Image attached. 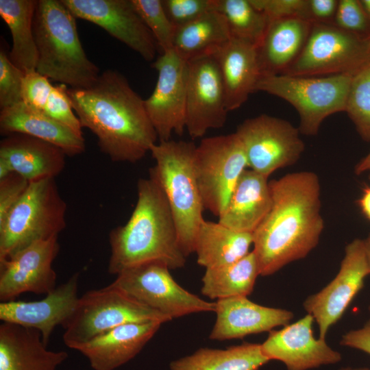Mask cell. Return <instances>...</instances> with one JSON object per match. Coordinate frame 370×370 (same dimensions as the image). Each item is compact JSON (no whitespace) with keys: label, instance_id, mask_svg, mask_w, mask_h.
<instances>
[{"label":"cell","instance_id":"1f68e13d","mask_svg":"<svg viewBox=\"0 0 370 370\" xmlns=\"http://www.w3.org/2000/svg\"><path fill=\"white\" fill-rule=\"evenodd\" d=\"M260 275L258 261L253 251L233 264L206 269L201 278V293L211 299L247 297L253 291Z\"/></svg>","mask_w":370,"mask_h":370},{"label":"cell","instance_id":"7a4b0ae2","mask_svg":"<svg viewBox=\"0 0 370 370\" xmlns=\"http://www.w3.org/2000/svg\"><path fill=\"white\" fill-rule=\"evenodd\" d=\"M67 94L82 127L97 136L112 161L136 163L157 143L145 100L118 71L106 70L91 86L68 88Z\"/></svg>","mask_w":370,"mask_h":370},{"label":"cell","instance_id":"4dcf8cb0","mask_svg":"<svg viewBox=\"0 0 370 370\" xmlns=\"http://www.w3.org/2000/svg\"><path fill=\"white\" fill-rule=\"evenodd\" d=\"M231 38L225 18L213 10L188 24L176 27L173 49L188 61L199 56L212 55Z\"/></svg>","mask_w":370,"mask_h":370},{"label":"cell","instance_id":"4fadbf2b","mask_svg":"<svg viewBox=\"0 0 370 370\" xmlns=\"http://www.w3.org/2000/svg\"><path fill=\"white\" fill-rule=\"evenodd\" d=\"M370 275L363 240L355 238L345 248L344 257L334 278L303 303L319 328V338L325 339L330 327L343 316Z\"/></svg>","mask_w":370,"mask_h":370},{"label":"cell","instance_id":"d6a6232c","mask_svg":"<svg viewBox=\"0 0 370 370\" xmlns=\"http://www.w3.org/2000/svg\"><path fill=\"white\" fill-rule=\"evenodd\" d=\"M215 10L225 18L232 38L258 47L269 22L265 14L249 0H215Z\"/></svg>","mask_w":370,"mask_h":370},{"label":"cell","instance_id":"5bb4252c","mask_svg":"<svg viewBox=\"0 0 370 370\" xmlns=\"http://www.w3.org/2000/svg\"><path fill=\"white\" fill-rule=\"evenodd\" d=\"M153 66L158 79L145 106L159 142H163L186 129L187 61L173 49L162 52Z\"/></svg>","mask_w":370,"mask_h":370},{"label":"cell","instance_id":"60d3db41","mask_svg":"<svg viewBox=\"0 0 370 370\" xmlns=\"http://www.w3.org/2000/svg\"><path fill=\"white\" fill-rule=\"evenodd\" d=\"M269 21L297 16L304 18L306 0H249Z\"/></svg>","mask_w":370,"mask_h":370},{"label":"cell","instance_id":"8992f818","mask_svg":"<svg viewBox=\"0 0 370 370\" xmlns=\"http://www.w3.org/2000/svg\"><path fill=\"white\" fill-rule=\"evenodd\" d=\"M66 211L55 179L29 182L0 222V262L34 242L58 236L66 227Z\"/></svg>","mask_w":370,"mask_h":370},{"label":"cell","instance_id":"d4e9b609","mask_svg":"<svg viewBox=\"0 0 370 370\" xmlns=\"http://www.w3.org/2000/svg\"><path fill=\"white\" fill-rule=\"evenodd\" d=\"M0 132L3 136L22 134L49 143L69 156L84 152L85 140L71 129L21 101L1 109Z\"/></svg>","mask_w":370,"mask_h":370},{"label":"cell","instance_id":"8d00e7d4","mask_svg":"<svg viewBox=\"0 0 370 370\" xmlns=\"http://www.w3.org/2000/svg\"><path fill=\"white\" fill-rule=\"evenodd\" d=\"M67 88V86L63 84L54 85L42 112L66 126L77 135L83 136L82 127L74 113Z\"/></svg>","mask_w":370,"mask_h":370},{"label":"cell","instance_id":"ba28073f","mask_svg":"<svg viewBox=\"0 0 370 370\" xmlns=\"http://www.w3.org/2000/svg\"><path fill=\"white\" fill-rule=\"evenodd\" d=\"M167 316L132 299L111 284L87 291L63 325V341L68 347H79L116 327L130 323L171 321Z\"/></svg>","mask_w":370,"mask_h":370},{"label":"cell","instance_id":"5b68a950","mask_svg":"<svg viewBox=\"0 0 370 370\" xmlns=\"http://www.w3.org/2000/svg\"><path fill=\"white\" fill-rule=\"evenodd\" d=\"M196 145L169 140L150 149L156 164L149 173L158 181L167 199L177 231L180 248L187 258L193 253L204 209L194 169Z\"/></svg>","mask_w":370,"mask_h":370},{"label":"cell","instance_id":"44dd1931","mask_svg":"<svg viewBox=\"0 0 370 370\" xmlns=\"http://www.w3.org/2000/svg\"><path fill=\"white\" fill-rule=\"evenodd\" d=\"M216 320L210 333L211 340L225 341L270 332L289 324L291 311L264 306L238 296L215 302Z\"/></svg>","mask_w":370,"mask_h":370},{"label":"cell","instance_id":"7c38bea8","mask_svg":"<svg viewBox=\"0 0 370 370\" xmlns=\"http://www.w3.org/2000/svg\"><path fill=\"white\" fill-rule=\"evenodd\" d=\"M236 133L243 143L248 168L268 177L276 170L297 163L305 149L298 127L266 114L245 120Z\"/></svg>","mask_w":370,"mask_h":370},{"label":"cell","instance_id":"f546056e","mask_svg":"<svg viewBox=\"0 0 370 370\" xmlns=\"http://www.w3.org/2000/svg\"><path fill=\"white\" fill-rule=\"evenodd\" d=\"M269 360L260 344L244 342L225 349L201 347L173 360L170 370H258Z\"/></svg>","mask_w":370,"mask_h":370},{"label":"cell","instance_id":"f907efd6","mask_svg":"<svg viewBox=\"0 0 370 370\" xmlns=\"http://www.w3.org/2000/svg\"><path fill=\"white\" fill-rule=\"evenodd\" d=\"M369 53H370V38L369 39Z\"/></svg>","mask_w":370,"mask_h":370},{"label":"cell","instance_id":"2e32d148","mask_svg":"<svg viewBox=\"0 0 370 370\" xmlns=\"http://www.w3.org/2000/svg\"><path fill=\"white\" fill-rule=\"evenodd\" d=\"M58 236L34 242L0 262V300L24 293L48 294L56 288L53 262L58 254Z\"/></svg>","mask_w":370,"mask_h":370},{"label":"cell","instance_id":"603a6c76","mask_svg":"<svg viewBox=\"0 0 370 370\" xmlns=\"http://www.w3.org/2000/svg\"><path fill=\"white\" fill-rule=\"evenodd\" d=\"M68 356L66 352L47 349L37 330L0 325V370H56Z\"/></svg>","mask_w":370,"mask_h":370},{"label":"cell","instance_id":"836d02e7","mask_svg":"<svg viewBox=\"0 0 370 370\" xmlns=\"http://www.w3.org/2000/svg\"><path fill=\"white\" fill-rule=\"evenodd\" d=\"M345 112L362 140L370 142V64L352 76Z\"/></svg>","mask_w":370,"mask_h":370},{"label":"cell","instance_id":"7402d4cb","mask_svg":"<svg viewBox=\"0 0 370 370\" xmlns=\"http://www.w3.org/2000/svg\"><path fill=\"white\" fill-rule=\"evenodd\" d=\"M157 321L119 325L78 348L93 370H115L138 355L160 329Z\"/></svg>","mask_w":370,"mask_h":370},{"label":"cell","instance_id":"ee69618b","mask_svg":"<svg viewBox=\"0 0 370 370\" xmlns=\"http://www.w3.org/2000/svg\"><path fill=\"white\" fill-rule=\"evenodd\" d=\"M340 344L370 355V319L362 328L350 330L344 334Z\"/></svg>","mask_w":370,"mask_h":370},{"label":"cell","instance_id":"6da1fadb","mask_svg":"<svg viewBox=\"0 0 370 370\" xmlns=\"http://www.w3.org/2000/svg\"><path fill=\"white\" fill-rule=\"evenodd\" d=\"M269 186L271 207L253 232L252 251L262 276L306 257L324 229L317 173H290L269 181Z\"/></svg>","mask_w":370,"mask_h":370},{"label":"cell","instance_id":"9a60e30c","mask_svg":"<svg viewBox=\"0 0 370 370\" xmlns=\"http://www.w3.org/2000/svg\"><path fill=\"white\" fill-rule=\"evenodd\" d=\"M186 129L193 139L222 127L229 112L217 62L212 55L187 61Z\"/></svg>","mask_w":370,"mask_h":370},{"label":"cell","instance_id":"f35d334b","mask_svg":"<svg viewBox=\"0 0 370 370\" xmlns=\"http://www.w3.org/2000/svg\"><path fill=\"white\" fill-rule=\"evenodd\" d=\"M162 1L169 20L175 27L188 24L205 13L215 10V0H162Z\"/></svg>","mask_w":370,"mask_h":370},{"label":"cell","instance_id":"f6af8a7d","mask_svg":"<svg viewBox=\"0 0 370 370\" xmlns=\"http://www.w3.org/2000/svg\"><path fill=\"white\" fill-rule=\"evenodd\" d=\"M358 205L363 215L370 221V187L365 186L358 200Z\"/></svg>","mask_w":370,"mask_h":370},{"label":"cell","instance_id":"30bf717a","mask_svg":"<svg viewBox=\"0 0 370 370\" xmlns=\"http://www.w3.org/2000/svg\"><path fill=\"white\" fill-rule=\"evenodd\" d=\"M247 168L245 149L236 132L202 139L195 150L194 169L204 209L219 217Z\"/></svg>","mask_w":370,"mask_h":370},{"label":"cell","instance_id":"ab89813d","mask_svg":"<svg viewBox=\"0 0 370 370\" xmlns=\"http://www.w3.org/2000/svg\"><path fill=\"white\" fill-rule=\"evenodd\" d=\"M53 87L49 78L36 71L26 73L22 84L23 101L42 112Z\"/></svg>","mask_w":370,"mask_h":370},{"label":"cell","instance_id":"ffe728a7","mask_svg":"<svg viewBox=\"0 0 370 370\" xmlns=\"http://www.w3.org/2000/svg\"><path fill=\"white\" fill-rule=\"evenodd\" d=\"M66 155L59 147L22 134L0 142V179L16 173L29 182L55 179L65 167Z\"/></svg>","mask_w":370,"mask_h":370},{"label":"cell","instance_id":"cb8c5ba5","mask_svg":"<svg viewBox=\"0 0 370 370\" xmlns=\"http://www.w3.org/2000/svg\"><path fill=\"white\" fill-rule=\"evenodd\" d=\"M212 55L219 68L227 110L238 109L255 92L260 77L257 47L231 38Z\"/></svg>","mask_w":370,"mask_h":370},{"label":"cell","instance_id":"7bdbcfd3","mask_svg":"<svg viewBox=\"0 0 370 370\" xmlns=\"http://www.w3.org/2000/svg\"><path fill=\"white\" fill-rule=\"evenodd\" d=\"M338 0H306L304 18L312 23H333Z\"/></svg>","mask_w":370,"mask_h":370},{"label":"cell","instance_id":"4316f807","mask_svg":"<svg viewBox=\"0 0 370 370\" xmlns=\"http://www.w3.org/2000/svg\"><path fill=\"white\" fill-rule=\"evenodd\" d=\"M269 177L246 169L239 177L219 222L232 230L251 232L272 204Z\"/></svg>","mask_w":370,"mask_h":370},{"label":"cell","instance_id":"74e56055","mask_svg":"<svg viewBox=\"0 0 370 370\" xmlns=\"http://www.w3.org/2000/svg\"><path fill=\"white\" fill-rule=\"evenodd\" d=\"M333 24L348 32L370 38V21L360 0H339Z\"/></svg>","mask_w":370,"mask_h":370},{"label":"cell","instance_id":"b9f144b4","mask_svg":"<svg viewBox=\"0 0 370 370\" xmlns=\"http://www.w3.org/2000/svg\"><path fill=\"white\" fill-rule=\"evenodd\" d=\"M29 182L16 173L0 179V222L26 191Z\"/></svg>","mask_w":370,"mask_h":370},{"label":"cell","instance_id":"c3c4849f","mask_svg":"<svg viewBox=\"0 0 370 370\" xmlns=\"http://www.w3.org/2000/svg\"><path fill=\"white\" fill-rule=\"evenodd\" d=\"M360 1L370 21V0H360Z\"/></svg>","mask_w":370,"mask_h":370},{"label":"cell","instance_id":"484cf974","mask_svg":"<svg viewBox=\"0 0 370 370\" xmlns=\"http://www.w3.org/2000/svg\"><path fill=\"white\" fill-rule=\"evenodd\" d=\"M312 25L297 16L269 21L257 47L260 77L282 74L299 56Z\"/></svg>","mask_w":370,"mask_h":370},{"label":"cell","instance_id":"e575fe53","mask_svg":"<svg viewBox=\"0 0 370 370\" xmlns=\"http://www.w3.org/2000/svg\"><path fill=\"white\" fill-rule=\"evenodd\" d=\"M162 52L173 49L176 27L169 20L162 0H131Z\"/></svg>","mask_w":370,"mask_h":370},{"label":"cell","instance_id":"52a82bcc","mask_svg":"<svg viewBox=\"0 0 370 370\" xmlns=\"http://www.w3.org/2000/svg\"><path fill=\"white\" fill-rule=\"evenodd\" d=\"M352 75L261 76L255 91L280 97L297 110L299 130L306 136H316L329 116L345 111Z\"/></svg>","mask_w":370,"mask_h":370},{"label":"cell","instance_id":"83f0119b","mask_svg":"<svg viewBox=\"0 0 370 370\" xmlns=\"http://www.w3.org/2000/svg\"><path fill=\"white\" fill-rule=\"evenodd\" d=\"M253 233L229 228L221 223L201 222L197 232L193 253L198 264L206 269H215L236 262L250 251Z\"/></svg>","mask_w":370,"mask_h":370},{"label":"cell","instance_id":"e0dca14e","mask_svg":"<svg viewBox=\"0 0 370 370\" xmlns=\"http://www.w3.org/2000/svg\"><path fill=\"white\" fill-rule=\"evenodd\" d=\"M75 18L105 29L144 60L154 59L157 42L131 0H61Z\"/></svg>","mask_w":370,"mask_h":370},{"label":"cell","instance_id":"9c48e42d","mask_svg":"<svg viewBox=\"0 0 370 370\" xmlns=\"http://www.w3.org/2000/svg\"><path fill=\"white\" fill-rule=\"evenodd\" d=\"M369 39L333 23H312L301 52L282 75L353 76L370 64Z\"/></svg>","mask_w":370,"mask_h":370},{"label":"cell","instance_id":"7dc6e473","mask_svg":"<svg viewBox=\"0 0 370 370\" xmlns=\"http://www.w3.org/2000/svg\"><path fill=\"white\" fill-rule=\"evenodd\" d=\"M363 240L364 248L365 251L366 257L370 268V234Z\"/></svg>","mask_w":370,"mask_h":370},{"label":"cell","instance_id":"8fae6325","mask_svg":"<svg viewBox=\"0 0 370 370\" xmlns=\"http://www.w3.org/2000/svg\"><path fill=\"white\" fill-rule=\"evenodd\" d=\"M169 271L160 262L144 263L122 271L111 284L171 320L215 311V302L207 301L182 288Z\"/></svg>","mask_w":370,"mask_h":370},{"label":"cell","instance_id":"f1b7e54d","mask_svg":"<svg viewBox=\"0 0 370 370\" xmlns=\"http://www.w3.org/2000/svg\"><path fill=\"white\" fill-rule=\"evenodd\" d=\"M38 4L35 0H0V15L9 27L12 46L8 56L25 74L36 71L38 51L33 20Z\"/></svg>","mask_w":370,"mask_h":370},{"label":"cell","instance_id":"ac0fdd59","mask_svg":"<svg viewBox=\"0 0 370 370\" xmlns=\"http://www.w3.org/2000/svg\"><path fill=\"white\" fill-rule=\"evenodd\" d=\"M314 319L307 314L282 329L269 332L260 344L264 356L269 360L283 362L287 370H308L341 361V354L331 348L325 339L314 336Z\"/></svg>","mask_w":370,"mask_h":370},{"label":"cell","instance_id":"d6986e66","mask_svg":"<svg viewBox=\"0 0 370 370\" xmlns=\"http://www.w3.org/2000/svg\"><path fill=\"white\" fill-rule=\"evenodd\" d=\"M79 278V273H74L40 300L1 301V321L38 330L47 345L56 327L63 326L76 308Z\"/></svg>","mask_w":370,"mask_h":370},{"label":"cell","instance_id":"681fc988","mask_svg":"<svg viewBox=\"0 0 370 370\" xmlns=\"http://www.w3.org/2000/svg\"><path fill=\"white\" fill-rule=\"evenodd\" d=\"M339 370H370V369L368 368V367H343V368L340 369Z\"/></svg>","mask_w":370,"mask_h":370},{"label":"cell","instance_id":"816d5d0a","mask_svg":"<svg viewBox=\"0 0 370 370\" xmlns=\"http://www.w3.org/2000/svg\"><path fill=\"white\" fill-rule=\"evenodd\" d=\"M368 310H369V315H370V305H369V308H368ZM369 319H370V318H369Z\"/></svg>","mask_w":370,"mask_h":370},{"label":"cell","instance_id":"3957f363","mask_svg":"<svg viewBox=\"0 0 370 370\" xmlns=\"http://www.w3.org/2000/svg\"><path fill=\"white\" fill-rule=\"evenodd\" d=\"M110 274L150 262L169 269L184 267L186 257L178 241L175 223L165 194L152 175L137 183V201L128 219L109 234Z\"/></svg>","mask_w":370,"mask_h":370},{"label":"cell","instance_id":"bcb514c9","mask_svg":"<svg viewBox=\"0 0 370 370\" xmlns=\"http://www.w3.org/2000/svg\"><path fill=\"white\" fill-rule=\"evenodd\" d=\"M354 170L356 175L367 173L370 179V151L357 163Z\"/></svg>","mask_w":370,"mask_h":370},{"label":"cell","instance_id":"277c9868","mask_svg":"<svg viewBox=\"0 0 370 370\" xmlns=\"http://www.w3.org/2000/svg\"><path fill=\"white\" fill-rule=\"evenodd\" d=\"M76 18L61 0H39L33 20L36 71L73 88L91 86L99 76L79 38Z\"/></svg>","mask_w":370,"mask_h":370},{"label":"cell","instance_id":"d590c367","mask_svg":"<svg viewBox=\"0 0 370 370\" xmlns=\"http://www.w3.org/2000/svg\"><path fill=\"white\" fill-rule=\"evenodd\" d=\"M25 73L0 51V107L6 108L23 101L22 84Z\"/></svg>","mask_w":370,"mask_h":370}]
</instances>
